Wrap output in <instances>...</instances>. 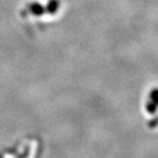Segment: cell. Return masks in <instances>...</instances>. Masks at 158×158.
<instances>
[{
    "label": "cell",
    "instance_id": "1",
    "mask_svg": "<svg viewBox=\"0 0 158 158\" xmlns=\"http://www.w3.org/2000/svg\"><path fill=\"white\" fill-rule=\"evenodd\" d=\"M28 9H29V11L31 14L33 15H40L45 12V8L43 7V6H41L38 3H33V4H30L28 6Z\"/></svg>",
    "mask_w": 158,
    "mask_h": 158
},
{
    "label": "cell",
    "instance_id": "2",
    "mask_svg": "<svg viewBox=\"0 0 158 158\" xmlns=\"http://www.w3.org/2000/svg\"><path fill=\"white\" fill-rule=\"evenodd\" d=\"M59 7V3L58 1H56V0H52V1H50L48 3V5L46 6L45 8V11L49 12V14H55L56 11V9Z\"/></svg>",
    "mask_w": 158,
    "mask_h": 158
},
{
    "label": "cell",
    "instance_id": "3",
    "mask_svg": "<svg viewBox=\"0 0 158 158\" xmlns=\"http://www.w3.org/2000/svg\"><path fill=\"white\" fill-rule=\"evenodd\" d=\"M157 107L158 105L157 104H155L152 101V102H148L147 103V105H146V109H147V111L149 112V113H155L156 112V110H157Z\"/></svg>",
    "mask_w": 158,
    "mask_h": 158
},
{
    "label": "cell",
    "instance_id": "4",
    "mask_svg": "<svg viewBox=\"0 0 158 158\" xmlns=\"http://www.w3.org/2000/svg\"><path fill=\"white\" fill-rule=\"evenodd\" d=\"M151 101H153L154 103L158 105V89L157 88L151 91Z\"/></svg>",
    "mask_w": 158,
    "mask_h": 158
}]
</instances>
